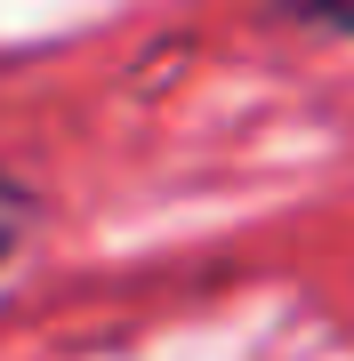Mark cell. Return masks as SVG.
<instances>
[{
    "label": "cell",
    "mask_w": 354,
    "mask_h": 361,
    "mask_svg": "<svg viewBox=\"0 0 354 361\" xmlns=\"http://www.w3.org/2000/svg\"><path fill=\"white\" fill-rule=\"evenodd\" d=\"M33 225H40V201H33V185L0 169V273H8V257L25 249V233H33Z\"/></svg>",
    "instance_id": "1"
},
{
    "label": "cell",
    "mask_w": 354,
    "mask_h": 361,
    "mask_svg": "<svg viewBox=\"0 0 354 361\" xmlns=\"http://www.w3.org/2000/svg\"><path fill=\"white\" fill-rule=\"evenodd\" d=\"M298 25H306V32H346V40H354V8H298Z\"/></svg>",
    "instance_id": "2"
}]
</instances>
